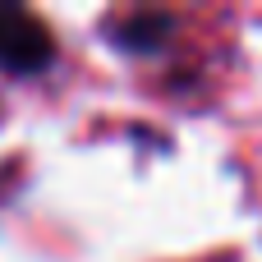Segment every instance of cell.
<instances>
[{
	"instance_id": "obj_1",
	"label": "cell",
	"mask_w": 262,
	"mask_h": 262,
	"mask_svg": "<svg viewBox=\"0 0 262 262\" xmlns=\"http://www.w3.org/2000/svg\"><path fill=\"white\" fill-rule=\"evenodd\" d=\"M60 46L51 28L14 0H0V74L5 78H37L55 64Z\"/></svg>"
},
{
	"instance_id": "obj_2",
	"label": "cell",
	"mask_w": 262,
	"mask_h": 262,
	"mask_svg": "<svg viewBox=\"0 0 262 262\" xmlns=\"http://www.w3.org/2000/svg\"><path fill=\"white\" fill-rule=\"evenodd\" d=\"M170 32V14H157V9H143V14H129L111 28V41L120 51H157Z\"/></svg>"
}]
</instances>
